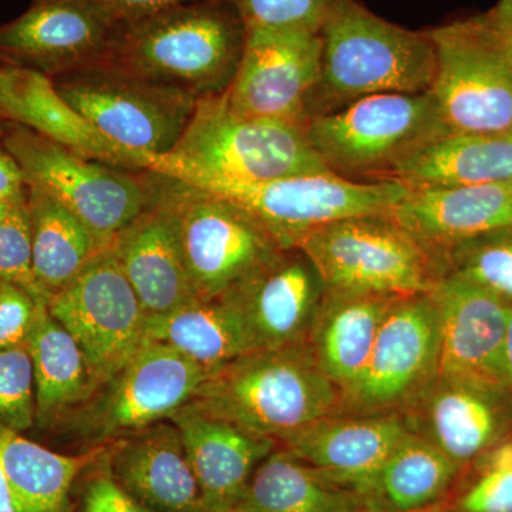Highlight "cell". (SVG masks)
Returning <instances> with one entry per match:
<instances>
[{
    "label": "cell",
    "mask_w": 512,
    "mask_h": 512,
    "mask_svg": "<svg viewBox=\"0 0 512 512\" xmlns=\"http://www.w3.org/2000/svg\"><path fill=\"white\" fill-rule=\"evenodd\" d=\"M247 26L225 0L177 3L123 20L104 64L177 87L197 99L227 92L238 72Z\"/></svg>",
    "instance_id": "6da1fadb"
},
{
    "label": "cell",
    "mask_w": 512,
    "mask_h": 512,
    "mask_svg": "<svg viewBox=\"0 0 512 512\" xmlns=\"http://www.w3.org/2000/svg\"><path fill=\"white\" fill-rule=\"evenodd\" d=\"M148 171L197 187L251 185L328 173L305 128L252 119L228 106L225 93L198 99L177 146L148 157Z\"/></svg>",
    "instance_id": "7a4b0ae2"
},
{
    "label": "cell",
    "mask_w": 512,
    "mask_h": 512,
    "mask_svg": "<svg viewBox=\"0 0 512 512\" xmlns=\"http://www.w3.org/2000/svg\"><path fill=\"white\" fill-rule=\"evenodd\" d=\"M319 35L322 57L311 117L373 94L427 93L433 86L437 52L427 30L403 28L357 0H336Z\"/></svg>",
    "instance_id": "3957f363"
},
{
    "label": "cell",
    "mask_w": 512,
    "mask_h": 512,
    "mask_svg": "<svg viewBox=\"0 0 512 512\" xmlns=\"http://www.w3.org/2000/svg\"><path fill=\"white\" fill-rule=\"evenodd\" d=\"M191 403L279 444L335 414L340 389L323 375L306 345L259 349L210 373Z\"/></svg>",
    "instance_id": "277c9868"
},
{
    "label": "cell",
    "mask_w": 512,
    "mask_h": 512,
    "mask_svg": "<svg viewBox=\"0 0 512 512\" xmlns=\"http://www.w3.org/2000/svg\"><path fill=\"white\" fill-rule=\"evenodd\" d=\"M298 247L319 269L326 291L420 295L447 274L444 256L387 214L332 222Z\"/></svg>",
    "instance_id": "5b68a950"
},
{
    "label": "cell",
    "mask_w": 512,
    "mask_h": 512,
    "mask_svg": "<svg viewBox=\"0 0 512 512\" xmlns=\"http://www.w3.org/2000/svg\"><path fill=\"white\" fill-rule=\"evenodd\" d=\"M446 134L429 92L373 94L313 116L306 126L328 170L353 181H386L420 148Z\"/></svg>",
    "instance_id": "8992f818"
},
{
    "label": "cell",
    "mask_w": 512,
    "mask_h": 512,
    "mask_svg": "<svg viewBox=\"0 0 512 512\" xmlns=\"http://www.w3.org/2000/svg\"><path fill=\"white\" fill-rule=\"evenodd\" d=\"M154 200L170 212L198 298H220L282 248L234 202L148 171Z\"/></svg>",
    "instance_id": "52a82bcc"
},
{
    "label": "cell",
    "mask_w": 512,
    "mask_h": 512,
    "mask_svg": "<svg viewBox=\"0 0 512 512\" xmlns=\"http://www.w3.org/2000/svg\"><path fill=\"white\" fill-rule=\"evenodd\" d=\"M6 124L0 143L18 161L26 184L49 192L107 247L147 207L148 171L101 163L29 128Z\"/></svg>",
    "instance_id": "ba28073f"
},
{
    "label": "cell",
    "mask_w": 512,
    "mask_h": 512,
    "mask_svg": "<svg viewBox=\"0 0 512 512\" xmlns=\"http://www.w3.org/2000/svg\"><path fill=\"white\" fill-rule=\"evenodd\" d=\"M53 83L104 137L147 156H164L177 146L198 103L194 94L110 66L64 74Z\"/></svg>",
    "instance_id": "9c48e42d"
},
{
    "label": "cell",
    "mask_w": 512,
    "mask_h": 512,
    "mask_svg": "<svg viewBox=\"0 0 512 512\" xmlns=\"http://www.w3.org/2000/svg\"><path fill=\"white\" fill-rule=\"evenodd\" d=\"M210 372L160 342H147L92 399L59 426L90 448L171 419Z\"/></svg>",
    "instance_id": "30bf717a"
},
{
    "label": "cell",
    "mask_w": 512,
    "mask_h": 512,
    "mask_svg": "<svg viewBox=\"0 0 512 512\" xmlns=\"http://www.w3.org/2000/svg\"><path fill=\"white\" fill-rule=\"evenodd\" d=\"M200 188L247 211L282 249L298 247L303 238L332 222L389 214L407 194L406 185L396 181H353L332 171Z\"/></svg>",
    "instance_id": "8fae6325"
},
{
    "label": "cell",
    "mask_w": 512,
    "mask_h": 512,
    "mask_svg": "<svg viewBox=\"0 0 512 512\" xmlns=\"http://www.w3.org/2000/svg\"><path fill=\"white\" fill-rule=\"evenodd\" d=\"M439 316L429 293L392 303L362 375L335 414L403 413L439 373Z\"/></svg>",
    "instance_id": "7c38bea8"
},
{
    "label": "cell",
    "mask_w": 512,
    "mask_h": 512,
    "mask_svg": "<svg viewBox=\"0 0 512 512\" xmlns=\"http://www.w3.org/2000/svg\"><path fill=\"white\" fill-rule=\"evenodd\" d=\"M47 309L79 343L99 389L147 343L146 312L109 248Z\"/></svg>",
    "instance_id": "4fadbf2b"
},
{
    "label": "cell",
    "mask_w": 512,
    "mask_h": 512,
    "mask_svg": "<svg viewBox=\"0 0 512 512\" xmlns=\"http://www.w3.org/2000/svg\"><path fill=\"white\" fill-rule=\"evenodd\" d=\"M436 46L430 94L447 134L512 131V66L473 19L427 30Z\"/></svg>",
    "instance_id": "5bb4252c"
},
{
    "label": "cell",
    "mask_w": 512,
    "mask_h": 512,
    "mask_svg": "<svg viewBox=\"0 0 512 512\" xmlns=\"http://www.w3.org/2000/svg\"><path fill=\"white\" fill-rule=\"evenodd\" d=\"M123 19L100 0H30L0 26V63L50 79L106 62Z\"/></svg>",
    "instance_id": "9a60e30c"
},
{
    "label": "cell",
    "mask_w": 512,
    "mask_h": 512,
    "mask_svg": "<svg viewBox=\"0 0 512 512\" xmlns=\"http://www.w3.org/2000/svg\"><path fill=\"white\" fill-rule=\"evenodd\" d=\"M320 57L319 32L247 29L238 72L225 92L228 106L242 116L306 130Z\"/></svg>",
    "instance_id": "2e32d148"
},
{
    "label": "cell",
    "mask_w": 512,
    "mask_h": 512,
    "mask_svg": "<svg viewBox=\"0 0 512 512\" xmlns=\"http://www.w3.org/2000/svg\"><path fill=\"white\" fill-rule=\"evenodd\" d=\"M429 295L439 316L437 376L507 390L503 349L508 302L451 274L441 278Z\"/></svg>",
    "instance_id": "e0dca14e"
},
{
    "label": "cell",
    "mask_w": 512,
    "mask_h": 512,
    "mask_svg": "<svg viewBox=\"0 0 512 512\" xmlns=\"http://www.w3.org/2000/svg\"><path fill=\"white\" fill-rule=\"evenodd\" d=\"M461 468L512 436V393L437 376L402 413Z\"/></svg>",
    "instance_id": "ac0fdd59"
},
{
    "label": "cell",
    "mask_w": 512,
    "mask_h": 512,
    "mask_svg": "<svg viewBox=\"0 0 512 512\" xmlns=\"http://www.w3.org/2000/svg\"><path fill=\"white\" fill-rule=\"evenodd\" d=\"M325 292L319 269L295 247L281 249L225 295L244 315L258 349H285L306 345Z\"/></svg>",
    "instance_id": "d6986e66"
},
{
    "label": "cell",
    "mask_w": 512,
    "mask_h": 512,
    "mask_svg": "<svg viewBox=\"0 0 512 512\" xmlns=\"http://www.w3.org/2000/svg\"><path fill=\"white\" fill-rule=\"evenodd\" d=\"M410 433L402 413L329 414L279 444L330 480L362 495Z\"/></svg>",
    "instance_id": "ffe728a7"
},
{
    "label": "cell",
    "mask_w": 512,
    "mask_h": 512,
    "mask_svg": "<svg viewBox=\"0 0 512 512\" xmlns=\"http://www.w3.org/2000/svg\"><path fill=\"white\" fill-rule=\"evenodd\" d=\"M170 420L180 430L205 512L238 507L256 468L279 446L191 402Z\"/></svg>",
    "instance_id": "44dd1931"
},
{
    "label": "cell",
    "mask_w": 512,
    "mask_h": 512,
    "mask_svg": "<svg viewBox=\"0 0 512 512\" xmlns=\"http://www.w3.org/2000/svg\"><path fill=\"white\" fill-rule=\"evenodd\" d=\"M111 477L151 512H205L180 430L163 420L106 446Z\"/></svg>",
    "instance_id": "7402d4cb"
},
{
    "label": "cell",
    "mask_w": 512,
    "mask_h": 512,
    "mask_svg": "<svg viewBox=\"0 0 512 512\" xmlns=\"http://www.w3.org/2000/svg\"><path fill=\"white\" fill-rule=\"evenodd\" d=\"M0 120L19 124L92 160L141 173L147 154L104 137L57 92L53 79L0 63Z\"/></svg>",
    "instance_id": "603a6c76"
},
{
    "label": "cell",
    "mask_w": 512,
    "mask_h": 512,
    "mask_svg": "<svg viewBox=\"0 0 512 512\" xmlns=\"http://www.w3.org/2000/svg\"><path fill=\"white\" fill-rule=\"evenodd\" d=\"M109 249L147 318L200 299L185 266L173 217L151 194L144 211L114 237Z\"/></svg>",
    "instance_id": "cb8c5ba5"
},
{
    "label": "cell",
    "mask_w": 512,
    "mask_h": 512,
    "mask_svg": "<svg viewBox=\"0 0 512 512\" xmlns=\"http://www.w3.org/2000/svg\"><path fill=\"white\" fill-rule=\"evenodd\" d=\"M387 215L444 256L463 242L512 228V183L407 188Z\"/></svg>",
    "instance_id": "d4e9b609"
},
{
    "label": "cell",
    "mask_w": 512,
    "mask_h": 512,
    "mask_svg": "<svg viewBox=\"0 0 512 512\" xmlns=\"http://www.w3.org/2000/svg\"><path fill=\"white\" fill-rule=\"evenodd\" d=\"M397 298L400 296L339 291L323 295L309 328L306 348L340 393L362 375L384 316Z\"/></svg>",
    "instance_id": "484cf974"
},
{
    "label": "cell",
    "mask_w": 512,
    "mask_h": 512,
    "mask_svg": "<svg viewBox=\"0 0 512 512\" xmlns=\"http://www.w3.org/2000/svg\"><path fill=\"white\" fill-rule=\"evenodd\" d=\"M386 181L412 190L512 183V131L446 134L420 148Z\"/></svg>",
    "instance_id": "4316f807"
},
{
    "label": "cell",
    "mask_w": 512,
    "mask_h": 512,
    "mask_svg": "<svg viewBox=\"0 0 512 512\" xmlns=\"http://www.w3.org/2000/svg\"><path fill=\"white\" fill-rule=\"evenodd\" d=\"M147 342H160L212 373L259 350L247 320L229 296L197 301L147 319Z\"/></svg>",
    "instance_id": "83f0119b"
},
{
    "label": "cell",
    "mask_w": 512,
    "mask_h": 512,
    "mask_svg": "<svg viewBox=\"0 0 512 512\" xmlns=\"http://www.w3.org/2000/svg\"><path fill=\"white\" fill-rule=\"evenodd\" d=\"M106 446L66 456L0 424V471L18 512H72L77 478L92 467Z\"/></svg>",
    "instance_id": "f1b7e54d"
},
{
    "label": "cell",
    "mask_w": 512,
    "mask_h": 512,
    "mask_svg": "<svg viewBox=\"0 0 512 512\" xmlns=\"http://www.w3.org/2000/svg\"><path fill=\"white\" fill-rule=\"evenodd\" d=\"M36 386V423L59 426L99 390L83 350L42 305L28 340Z\"/></svg>",
    "instance_id": "f546056e"
},
{
    "label": "cell",
    "mask_w": 512,
    "mask_h": 512,
    "mask_svg": "<svg viewBox=\"0 0 512 512\" xmlns=\"http://www.w3.org/2000/svg\"><path fill=\"white\" fill-rule=\"evenodd\" d=\"M28 208L33 278L47 301L76 281L109 247L37 185L28 184Z\"/></svg>",
    "instance_id": "4dcf8cb0"
},
{
    "label": "cell",
    "mask_w": 512,
    "mask_h": 512,
    "mask_svg": "<svg viewBox=\"0 0 512 512\" xmlns=\"http://www.w3.org/2000/svg\"><path fill=\"white\" fill-rule=\"evenodd\" d=\"M238 507L248 512H363L367 505L355 490L279 444L256 468Z\"/></svg>",
    "instance_id": "1f68e13d"
},
{
    "label": "cell",
    "mask_w": 512,
    "mask_h": 512,
    "mask_svg": "<svg viewBox=\"0 0 512 512\" xmlns=\"http://www.w3.org/2000/svg\"><path fill=\"white\" fill-rule=\"evenodd\" d=\"M461 468L429 441L410 433L384 461L362 497L369 508L426 510L450 493Z\"/></svg>",
    "instance_id": "d6a6232c"
},
{
    "label": "cell",
    "mask_w": 512,
    "mask_h": 512,
    "mask_svg": "<svg viewBox=\"0 0 512 512\" xmlns=\"http://www.w3.org/2000/svg\"><path fill=\"white\" fill-rule=\"evenodd\" d=\"M440 512H512V436L461 470Z\"/></svg>",
    "instance_id": "836d02e7"
},
{
    "label": "cell",
    "mask_w": 512,
    "mask_h": 512,
    "mask_svg": "<svg viewBox=\"0 0 512 512\" xmlns=\"http://www.w3.org/2000/svg\"><path fill=\"white\" fill-rule=\"evenodd\" d=\"M447 274L512 303V228L471 239L444 254Z\"/></svg>",
    "instance_id": "e575fe53"
},
{
    "label": "cell",
    "mask_w": 512,
    "mask_h": 512,
    "mask_svg": "<svg viewBox=\"0 0 512 512\" xmlns=\"http://www.w3.org/2000/svg\"><path fill=\"white\" fill-rule=\"evenodd\" d=\"M0 424L28 431L36 424V386L28 343L0 350Z\"/></svg>",
    "instance_id": "d590c367"
},
{
    "label": "cell",
    "mask_w": 512,
    "mask_h": 512,
    "mask_svg": "<svg viewBox=\"0 0 512 512\" xmlns=\"http://www.w3.org/2000/svg\"><path fill=\"white\" fill-rule=\"evenodd\" d=\"M247 29L319 32L336 0H225Z\"/></svg>",
    "instance_id": "8d00e7d4"
},
{
    "label": "cell",
    "mask_w": 512,
    "mask_h": 512,
    "mask_svg": "<svg viewBox=\"0 0 512 512\" xmlns=\"http://www.w3.org/2000/svg\"><path fill=\"white\" fill-rule=\"evenodd\" d=\"M0 282L22 286L46 301L33 278L28 195L0 220Z\"/></svg>",
    "instance_id": "74e56055"
},
{
    "label": "cell",
    "mask_w": 512,
    "mask_h": 512,
    "mask_svg": "<svg viewBox=\"0 0 512 512\" xmlns=\"http://www.w3.org/2000/svg\"><path fill=\"white\" fill-rule=\"evenodd\" d=\"M45 303L22 286L0 282V350L28 343Z\"/></svg>",
    "instance_id": "f35d334b"
},
{
    "label": "cell",
    "mask_w": 512,
    "mask_h": 512,
    "mask_svg": "<svg viewBox=\"0 0 512 512\" xmlns=\"http://www.w3.org/2000/svg\"><path fill=\"white\" fill-rule=\"evenodd\" d=\"M86 478L80 512H151L131 498L111 477L106 448L99 460L87 468Z\"/></svg>",
    "instance_id": "ab89813d"
},
{
    "label": "cell",
    "mask_w": 512,
    "mask_h": 512,
    "mask_svg": "<svg viewBox=\"0 0 512 512\" xmlns=\"http://www.w3.org/2000/svg\"><path fill=\"white\" fill-rule=\"evenodd\" d=\"M471 19L481 35L512 66V0H498L493 8Z\"/></svg>",
    "instance_id": "60d3db41"
},
{
    "label": "cell",
    "mask_w": 512,
    "mask_h": 512,
    "mask_svg": "<svg viewBox=\"0 0 512 512\" xmlns=\"http://www.w3.org/2000/svg\"><path fill=\"white\" fill-rule=\"evenodd\" d=\"M26 195L25 174L15 157L0 143V201H18Z\"/></svg>",
    "instance_id": "b9f144b4"
},
{
    "label": "cell",
    "mask_w": 512,
    "mask_h": 512,
    "mask_svg": "<svg viewBox=\"0 0 512 512\" xmlns=\"http://www.w3.org/2000/svg\"><path fill=\"white\" fill-rule=\"evenodd\" d=\"M100 2L113 9L121 19L133 20L177 3L197 2V0H100Z\"/></svg>",
    "instance_id": "7bdbcfd3"
},
{
    "label": "cell",
    "mask_w": 512,
    "mask_h": 512,
    "mask_svg": "<svg viewBox=\"0 0 512 512\" xmlns=\"http://www.w3.org/2000/svg\"><path fill=\"white\" fill-rule=\"evenodd\" d=\"M503 377L505 389L512 393V303H508L507 329L503 349Z\"/></svg>",
    "instance_id": "ee69618b"
},
{
    "label": "cell",
    "mask_w": 512,
    "mask_h": 512,
    "mask_svg": "<svg viewBox=\"0 0 512 512\" xmlns=\"http://www.w3.org/2000/svg\"><path fill=\"white\" fill-rule=\"evenodd\" d=\"M0 512H18L15 504H13L12 497H10L9 488L6 485L5 478H3L2 471H0Z\"/></svg>",
    "instance_id": "f6af8a7d"
},
{
    "label": "cell",
    "mask_w": 512,
    "mask_h": 512,
    "mask_svg": "<svg viewBox=\"0 0 512 512\" xmlns=\"http://www.w3.org/2000/svg\"><path fill=\"white\" fill-rule=\"evenodd\" d=\"M440 504L433 505V507L426 508V510L414 511V512H440ZM363 512H394V511L377 510V508L367 507L366 510Z\"/></svg>",
    "instance_id": "bcb514c9"
},
{
    "label": "cell",
    "mask_w": 512,
    "mask_h": 512,
    "mask_svg": "<svg viewBox=\"0 0 512 512\" xmlns=\"http://www.w3.org/2000/svg\"><path fill=\"white\" fill-rule=\"evenodd\" d=\"M20 200H22V198H20ZM15 202L16 201H0V220H2V218L5 217L6 214H8L10 207H12V205L15 204Z\"/></svg>",
    "instance_id": "7dc6e473"
},
{
    "label": "cell",
    "mask_w": 512,
    "mask_h": 512,
    "mask_svg": "<svg viewBox=\"0 0 512 512\" xmlns=\"http://www.w3.org/2000/svg\"><path fill=\"white\" fill-rule=\"evenodd\" d=\"M225 512H248V511L242 510V508H239V507H235V508H232V510L225 511Z\"/></svg>",
    "instance_id": "c3c4849f"
}]
</instances>
